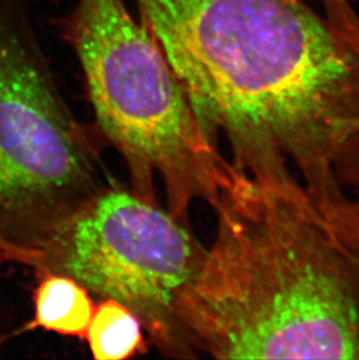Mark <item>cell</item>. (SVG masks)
<instances>
[{"label": "cell", "mask_w": 359, "mask_h": 360, "mask_svg": "<svg viewBox=\"0 0 359 360\" xmlns=\"http://www.w3.org/2000/svg\"><path fill=\"white\" fill-rule=\"evenodd\" d=\"M180 303L191 351L218 359L359 360V198L248 177Z\"/></svg>", "instance_id": "obj_1"}, {"label": "cell", "mask_w": 359, "mask_h": 360, "mask_svg": "<svg viewBox=\"0 0 359 360\" xmlns=\"http://www.w3.org/2000/svg\"><path fill=\"white\" fill-rule=\"evenodd\" d=\"M72 39L106 139L129 168L133 193L187 221L195 202L216 207L238 172L201 124L165 55L125 0H80Z\"/></svg>", "instance_id": "obj_2"}, {"label": "cell", "mask_w": 359, "mask_h": 360, "mask_svg": "<svg viewBox=\"0 0 359 360\" xmlns=\"http://www.w3.org/2000/svg\"><path fill=\"white\" fill-rule=\"evenodd\" d=\"M108 188L24 18L0 0V238L12 262L37 269L58 231Z\"/></svg>", "instance_id": "obj_3"}, {"label": "cell", "mask_w": 359, "mask_h": 360, "mask_svg": "<svg viewBox=\"0 0 359 360\" xmlns=\"http://www.w3.org/2000/svg\"><path fill=\"white\" fill-rule=\"evenodd\" d=\"M206 248L158 203L108 187L58 231L37 273L70 276L118 301L167 354L188 356L181 300L200 272Z\"/></svg>", "instance_id": "obj_4"}, {"label": "cell", "mask_w": 359, "mask_h": 360, "mask_svg": "<svg viewBox=\"0 0 359 360\" xmlns=\"http://www.w3.org/2000/svg\"><path fill=\"white\" fill-rule=\"evenodd\" d=\"M34 292V317L23 329H42L63 336L84 338L95 304L88 289L70 276L39 273Z\"/></svg>", "instance_id": "obj_5"}, {"label": "cell", "mask_w": 359, "mask_h": 360, "mask_svg": "<svg viewBox=\"0 0 359 360\" xmlns=\"http://www.w3.org/2000/svg\"><path fill=\"white\" fill-rule=\"evenodd\" d=\"M84 338L96 360L129 359L146 351L143 324L115 300L95 306Z\"/></svg>", "instance_id": "obj_6"}, {"label": "cell", "mask_w": 359, "mask_h": 360, "mask_svg": "<svg viewBox=\"0 0 359 360\" xmlns=\"http://www.w3.org/2000/svg\"><path fill=\"white\" fill-rule=\"evenodd\" d=\"M12 262V260H11V255L8 248H7L5 243L0 238V262Z\"/></svg>", "instance_id": "obj_7"}]
</instances>
